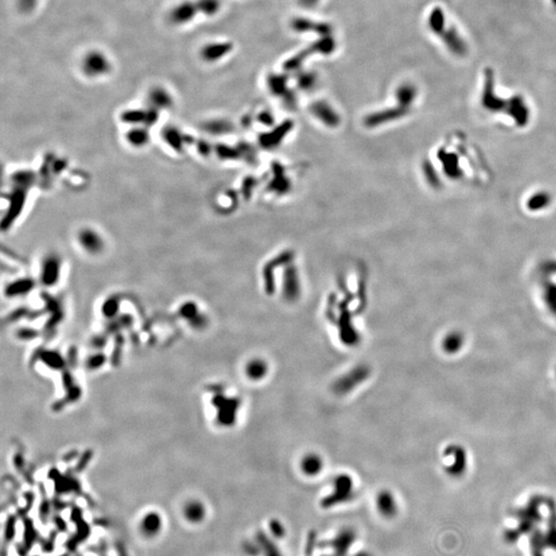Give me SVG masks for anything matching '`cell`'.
<instances>
[{
    "label": "cell",
    "instance_id": "obj_1",
    "mask_svg": "<svg viewBox=\"0 0 556 556\" xmlns=\"http://www.w3.org/2000/svg\"><path fill=\"white\" fill-rule=\"evenodd\" d=\"M165 521L162 514L156 510H150L145 512L137 520L136 530L145 540H155L164 530Z\"/></svg>",
    "mask_w": 556,
    "mask_h": 556
},
{
    "label": "cell",
    "instance_id": "obj_2",
    "mask_svg": "<svg viewBox=\"0 0 556 556\" xmlns=\"http://www.w3.org/2000/svg\"><path fill=\"white\" fill-rule=\"evenodd\" d=\"M353 481L350 476H337L333 484V491L324 500V506L333 507L348 502L353 497Z\"/></svg>",
    "mask_w": 556,
    "mask_h": 556
},
{
    "label": "cell",
    "instance_id": "obj_3",
    "mask_svg": "<svg viewBox=\"0 0 556 556\" xmlns=\"http://www.w3.org/2000/svg\"><path fill=\"white\" fill-rule=\"evenodd\" d=\"M80 247L89 254H99L105 248V241L102 235L95 229L85 227L76 235Z\"/></svg>",
    "mask_w": 556,
    "mask_h": 556
},
{
    "label": "cell",
    "instance_id": "obj_4",
    "mask_svg": "<svg viewBox=\"0 0 556 556\" xmlns=\"http://www.w3.org/2000/svg\"><path fill=\"white\" fill-rule=\"evenodd\" d=\"M82 67L86 75L90 77H100L108 73L111 64L101 52H90L84 57Z\"/></svg>",
    "mask_w": 556,
    "mask_h": 556
},
{
    "label": "cell",
    "instance_id": "obj_5",
    "mask_svg": "<svg viewBox=\"0 0 556 556\" xmlns=\"http://www.w3.org/2000/svg\"><path fill=\"white\" fill-rule=\"evenodd\" d=\"M181 514L188 524L200 525L207 517V509L202 501L190 499L184 503Z\"/></svg>",
    "mask_w": 556,
    "mask_h": 556
},
{
    "label": "cell",
    "instance_id": "obj_6",
    "mask_svg": "<svg viewBox=\"0 0 556 556\" xmlns=\"http://www.w3.org/2000/svg\"><path fill=\"white\" fill-rule=\"evenodd\" d=\"M200 15L197 4L193 2H184L178 4L170 13V19L175 25H188Z\"/></svg>",
    "mask_w": 556,
    "mask_h": 556
},
{
    "label": "cell",
    "instance_id": "obj_7",
    "mask_svg": "<svg viewBox=\"0 0 556 556\" xmlns=\"http://www.w3.org/2000/svg\"><path fill=\"white\" fill-rule=\"evenodd\" d=\"M369 375V370L366 367H358L354 370H352L350 373L345 374L342 378H340L336 384L335 389L337 392L345 393L353 389L358 384L363 382Z\"/></svg>",
    "mask_w": 556,
    "mask_h": 556
},
{
    "label": "cell",
    "instance_id": "obj_8",
    "mask_svg": "<svg viewBox=\"0 0 556 556\" xmlns=\"http://www.w3.org/2000/svg\"><path fill=\"white\" fill-rule=\"evenodd\" d=\"M375 506L378 514L385 518L391 519L398 513V504L395 498L389 490H381L377 493L375 499Z\"/></svg>",
    "mask_w": 556,
    "mask_h": 556
},
{
    "label": "cell",
    "instance_id": "obj_9",
    "mask_svg": "<svg viewBox=\"0 0 556 556\" xmlns=\"http://www.w3.org/2000/svg\"><path fill=\"white\" fill-rule=\"evenodd\" d=\"M292 28L298 33L313 32L321 36H328L332 34V27L327 23L315 22L306 18H296L292 21Z\"/></svg>",
    "mask_w": 556,
    "mask_h": 556
},
{
    "label": "cell",
    "instance_id": "obj_10",
    "mask_svg": "<svg viewBox=\"0 0 556 556\" xmlns=\"http://www.w3.org/2000/svg\"><path fill=\"white\" fill-rule=\"evenodd\" d=\"M41 278L46 285H53L59 277L61 261L57 254H48L41 263Z\"/></svg>",
    "mask_w": 556,
    "mask_h": 556
},
{
    "label": "cell",
    "instance_id": "obj_11",
    "mask_svg": "<svg viewBox=\"0 0 556 556\" xmlns=\"http://www.w3.org/2000/svg\"><path fill=\"white\" fill-rule=\"evenodd\" d=\"M232 44L230 43H214L205 48L202 51V57L208 62H215L228 55L232 51Z\"/></svg>",
    "mask_w": 556,
    "mask_h": 556
},
{
    "label": "cell",
    "instance_id": "obj_12",
    "mask_svg": "<svg viewBox=\"0 0 556 556\" xmlns=\"http://www.w3.org/2000/svg\"><path fill=\"white\" fill-rule=\"evenodd\" d=\"M149 106L160 111L161 109H166L172 105V98L170 94L163 89L156 88L149 93Z\"/></svg>",
    "mask_w": 556,
    "mask_h": 556
},
{
    "label": "cell",
    "instance_id": "obj_13",
    "mask_svg": "<svg viewBox=\"0 0 556 556\" xmlns=\"http://www.w3.org/2000/svg\"><path fill=\"white\" fill-rule=\"evenodd\" d=\"M126 142L134 148H143L150 142V133L145 127L131 128L126 134Z\"/></svg>",
    "mask_w": 556,
    "mask_h": 556
},
{
    "label": "cell",
    "instance_id": "obj_14",
    "mask_svg": "<svg viewBox=\"0 0 556 556\" xmlns=\"http://www.w3.org/2000/svg\"><path fill=\"white\" fill-rule=\"evenodd\" d=\"M301 469L307 476H316L323 470V461L316 454L306 455L302 460Z\"/></svg>",
    "mask_w": 556,
    "mask_h": 556
},
{
    "label": "cell",
    "instance_id": "obj_15",
    "mask_svg": "<svg viewBox=\"0 0 556 556\" xmlns=\"http://www.w3.org/2000/svg\"><path fill=\"white\" fill-rule=\"evenodd\" d=\"M267 371H268L267 364L260 359H254L250 361L247 364L246 369H245L246 375L252 380L262 379L267 374Z\"/></svg>",
    "mask_w": 556,
    "mask_h": 556
},
{
    "label": "cell",
    "instance_id": "obj_16",
    "mask_svg": "<svg viewBox=\"0 0 556 556\" xmlns=\"http://www.w3.org/2000/svg\"><path fill=\"white\" fill-rule=\"evenodd\" d=\"M196 4L200 15H204L206 17H213L221 10L220 0H198Z\"/></svg>",
    "mask_w": 556,
    "mask_h": 556
},
{
    "label": "cell",
    "instance_id": "obj_17",
    "mask_svg": "<svg viewBox=\"0 0 556 556\" xmlns=\"http://www.w3.org/2000/svg\"><path fill=\"white\" fill-rule=\"evenodd\" d=\"M300 85L305 87L307 85H313L315 83V75L312 72H305L299 75Z\"/></svg>",
    "mask_w": 556,
    "mask_h": 556
},
{
    "label": "cell",
    "instance_id": "obj_18",
    "mask_svg": "<svg viewBox=\"0 0 556 556\" xmlns=\"http://www.w3.org/2000/svg\"><path fill=\"white\" fill-rule=\"evenodd\" d=\"M320 2H321V0H300V4L305 8H313Z\"/></svg>",
    "mask_w": 556,
    "mask_h": 556
}]
</instances>
